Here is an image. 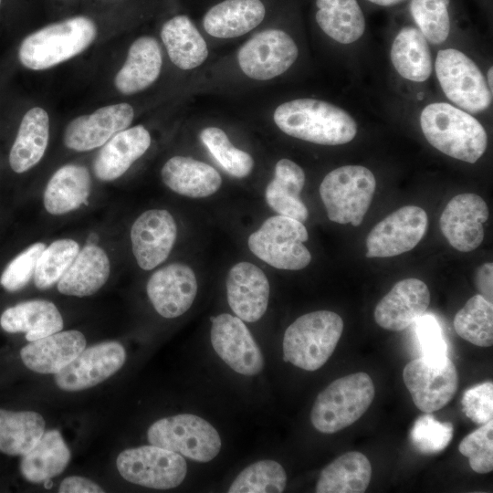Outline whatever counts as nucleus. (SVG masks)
I'll return each mask as SVG.
<instances>
[{
	"label": "nucleus",
	"instance_id": "nucleus-1",
	"mask_svg": "<svg viewBox=\"0 0 493 493\" xmlns=\"http://www.w3.org/2000/svg\"><path fill=\"white\" fill-rule=\"evenodd\" d=\"M273 120L284 133L317 144H345L357 134V123L346 110L317 99L286 101L276 108Z\"/></svg>",
	"mask_w": 493,
	"mask_h": 493
},
{
	"label": "nucleus",
	"instance_id": "nucleus-2",
	"mask_svg": "<svg viewBox=\"0 0 493 493\" xmlns=\"http://www.w3.org/2000/svg\"><path fill=\"white\" fill-rule=\"evenodd\" d=\"M420 124L427 142L452 158L475 163L487 149L488 135L481 123L451 104L427 105L422 110Z\"/></svg>",
	"mask_w": 493,
	"mask_h": 493
},
{
	"label": "nucleus",
	"instance_id": "nucleus-3",
	"mask_svg": "<svg viewBox=\"0 0 493 493\" xmlns=\"http://www.w3.org/2000/svg\"><path fill=\"white\" fill-rule=\"evenodd\" d=\"M97 35L95 23L87 16H75L33 32L18 49L20 63L32 70L60 64L87 49Z\"/></svg>",
	"mask_w": 493,
	"mask_h": 493
},
{
	"label": "nucleus",
	"instance_id": "nucleus-4",
	"mask_svg": "<svg viewBox=\"0 0 493 493\" xmlns=\"http://www.w3.org/2000/svg\"><path fill=\"white\" fill-rule=\"evenodd\" d=\"M342 330L343 320L333 311L304 314L284 333L283 360L305 371H316L333 353Z\"/></svg>",
	"mask_w": 493,
	"mask_h": 493
},
{
	"label": "nucleus",
	"instance_id": "nucleus-5",
	"mask_svg": "<svg viewBox=\"0 0 493 493\" xmlns=\"http://www.w3.org/2000/svg\"><path fill=\"white\" fill-rule=\"evenodd\" d=\"M374 393L373 382L366 372L336 379L317 396L310 412L311 424L321 433H336L362 416Z\"/></svg>",
	"mask_w": 493,
	"mask_h": 493
},
{
	"label": "nucleus",
	"instance_id": "nucleus-6",
	"mask_svg": "<svg viewBox=\"0 0 493 493\" xmlns=\"http://www.w3.org/2000/svg\"><path fill=\"white\" fill-rule=\"evenodd\" d=\"M373 173L362 165H344L326 174L320 185V198L330 221L358 226L375 191Z\"/></svg>",
	"mask_w": 493,
	"mask_h": 493
},
{
	"label": "nucleus",
	"instance_id": "nucleus-7",
	"mask_svg": "<svg viewBox=\"0 0 493 493\" xmlns=\"http://www.w3.org/2000/svg\"><path fill=\"white\" fill-rule=\"evenodd\" d=\"M308 232L303 223L284 215L267 218L247 240L250 251L267 264L286 270H299L311 261L304 246Z\"/></svg>",
	"mask_w": 493,
	"mask_h": 493
},
{
	"label": "nucleus",
	"instance_id": "nucleus-8",
	"mask_svg": "<svg viewBox=\"0 0 493 493\" xmlns=\"http://www.w3.org/2000/svg\"><path fill=\"white\" fill-rule=\"evenodd\" d=\"M152 445L163 447L197 462H208L221 449L215 428L205 419L183 414L162 418L147 433Z\"/></svg>",
	"mask_w": 493,
	"mask_h": 493
},
{
	"label": "nucleus",
	"instance_id": "nucleus-9",
	"mask_svg": "<svg viewBox=\"0 0 493 493\" xmlns=\"http://www.w3.org/2000/svg\"><path fill=\"white\" fill-rule=\"evenodd\" d=\"M435 67L444 93L456 105L472 113L490 106L491 90L478 67L463 52L455 48L438 51Z\"/></svg>",
	"mask_w": 493,
	"mask_h": 493
},
{
	"label": "nucleus",
	"instance_id": "nucleus-10",
	"mask_svg": "<svg viewBox=\"0 0 493 493\" xmlns=\"http://www.w3.org/2000/svg\"><path fill=\"white\" fill-rule=\"evenodd\" d=\"M116 465L127 481L155 489L176 488L187 473L186 462L180 454L154 445L122 451Z\"/></svg>",
	"mask_w": 493,
	"mask_h": 493
},
{
	"label": "nucleus",
	"instance_id": "nucleus-11",
	"mask_svg": "<svg viewBox=\"0 0 493 493\" xmlns=\"http://www.w3.org/2000/svg\"><path fill=\"white\" fill-rule=\"evenodd\" d=\"M404 383L414 404L424 413L446 406L458 388V373L448 358L434 361L425 357L408 362L403 371Z\"/></svg>",
	"mask_w": 493,
	"mask_h": 493
},
{
	"label": "nucleus",
	"instance_id": "nucleus-12",
	"mask_svg": "<svg viewBox=\"0 0 493 493\" xmlns=\"http://www.w3.org/2000/svg\"><path fill=\"white\" fill-rule=\"evenodd\" d=\"M298 56L299 48L286 31L267 28L254 35L240 47L237 61L248 78L269 80L285 73Z\"/></svg>",
	"mask_w": 493,
	"mask_h": 493
},
{
	"label": "nucleus",
	"instance_id": "nucleus-13",
	"mask_svg": "<svg viewBox=\"0 0 493 493\" xmlns=\"http://www.w3.org/2000/svg\"><path fill=\"white\" fill-rule=\"evenodd\" d=\"M428 217L416 205H405L379 222L366 238L367 257H390L412 250L425 234Z\"/></svg>",
	"mask_w": 493,
	"mask_h": 493
},
{
	"label": "nucleus",
	"instance_id": "nucleus-14",
	"mask_svg": "<svg viewBox=\"0 0 493 493\" xmlns=\"http://www.w3.org/2000/svg\"><path fill=\"white\" fill-rule=\"evenodd\" d=\"M211 343L218 356L240 374L260 372L264 358L244 321L227 313L211 317Z\"/></svg>",
	"mask_w": 493,
	"mask_h": 493
},
{
	"label": "nucleus",
	"instance_id": "nucleus-15",
	"mask_svg": "<svg viewBox=\"0 0 493 493\" xmlns=\"http://www.w3.org/2000/svg\"><path fill=\"white\" fill-rule=\"evenodd\" d=\"M125 359L126 352L121 343L101 342L79 352L56 373L55 382L64 391L88 389L114 374L121 368Z\"/></svg>",
	"mask_w": 493,
	"mask_h": 493
},
{
	"label": "nucleus",
	"instance_id": "nucleus-16",
	"mask_svg": "<svg viewBox=\"0 0 493 493\" xmlns=\"http://www.w3.org/2000/svg\"><path fill=\"white\" fill-rule=\"evenodd\" d=\"M488 218V205L479 195L461 194L447 203L439 226L451 246L460 252H470L482 243L483 224Z\"/></svg>",
	"mask_w": 493,
	"mask_h": 493
},
{
	"label": "nucleus",
	"instance_id": "nucleus-17",
	"mask_svg": "<svg viewBox=\"0 0 493 493\" xmlns=\"http://www.w3.org/2000/svg\"><path fill=\"white\" fill-rule=\"evenodd\" d=\"M176 236V223L167 210L142 213L131 229L132 252L139 267L151 270L163 263L172 251Z\"/></svg>",
	"mask_w": 493,
	"mask_h": 493
},
{
	"label": "nucleus",
	"instance_id": "nucleus-18",
	"mask_svg": "<svg viewBox=\"0 0 493 493\" xmlns=\"http://www.w3.org/2000/svg\"><path fill=\"white\" fill-rule=\"evenodd\" d=\"M133 117V108L128 103L100 108L93 113L72 120L66 127L64 143L68 149L77 152L93 150L127 129Z\"/></svg>",
	"mask_w": 493,
	"mask_h": 493
},
{
	"label": "nucleus",
	"instance_id": "nucleus-19",
	"mask_svg": "<svg viewBox=\"0 0 493 493\" xmlns=\"http://www.w3.org/2000/svg\"><path fill=\"white\" fill-rule=\"evenodd\" d=\"M146 290L155 310L164 318L173 319L192 306L197 293V280L189 266L172 263L151 276Z\"/></svg>",
	"mask_w": 493,
	"mask_h": 493
},
{
	"label": "nucleus",
	"instance_id": "nucleus-20",
	"mask_svg": "<svg viewBox=\"0 0 493 493\" xmlns=\"http://www.w3.org/2000/svg\"><path fill=\"white\" fill-rule=\"evenodd\" d=\"M429 304L430 292L426 284L418 278H405L394 284L378 302L374 320L383 329L403 330L425 313Z\"/></svg>",
	"mask_w": 493,
	"mask_h": 493
},
{
	"label": "nucleus",
	"instance_id": "nucleus-21",
	"mask_svg": "<svg viewBox=\"0 0 493 493\" xmlns=\"http://www.w3.org/2000/svg\"><path fill=\"white\" fill-rule=\"evenodd\" d=\"M226 295L236 317L246 322H255L267 310L269 283L258 267L249 262H239L228 272Z\"/></svg>",
	"mask_w": 493,
	"mask_h": 493
},
{
	"label": "nucleus",
	"instance_id": "nucleus-22",
	"mask_svg": "<svg viewBox=\"0 0 493 493\" xmlns=\"http://www.w3.org/2000/svg\"><path fill=\"white\" fill-rule=\"evenodd\" d=\"M267 16L263 0H222L205 13V31L217 38L241 37L258 26Z\"/></svg>",
	"mask_w": 493,
	"mask_h": 493
},
{
	"label": "nucleus",
	"instance_id": "nucleus-23",
	"mask_svg": "<svg viewBox=\"0 0 493 493\" xmlns=\"http://www.w3.org/2000/svg\"><path fill=\"white\" fill-rule=\"evenodd\" d=\"M151 142L150 132L142 125L116 133L103 145L94 160L96 177L104 182L121 177L146 152Z\"/></svg>",
	"mask_w": 493,
	"mask_h": 493
},
{
	"label": "nucleus",
	"instance_id": "nucleus-24",
	"mask_svg": "<svg viewBox=\"0 0 493 493\" xmlns=\"http://www.w3.org/2000/svg\"><path fill=\"white\" fill-rule=\"evenodd\" d=\"M85 346L86 339L80 331H58L30 341L22 348L20 356L31 371L56 374L77 357Z\"/></svg>",
	"mask_w": 493,
	"mask_h": 493
},
{
	"label": "nucleus",
	"instance_id": "nucleus-25",
	"mask_svg": "<svg viewBox=\"0 0 493 493\" xmlns=\"http://www.w3.org/2000/svg\"><path fill=\"white\" fill-rule=\"evenodd\" d=\"M162 65L158 41L150 36L140 37L131 45L126 60L115 76V87L124 95L140 92L158 79Z\"/></svg>",
	"mask_w": 493,
	"mask_h": 493
},
{
	"label": "nucleus",
	"instance_id": "nucleus-26",
	"mask_svg": "<svg viewBox=\"0 0 493 493\" xmlns=\"http://www.w3.org/2000/svg\"><path fill=\"white\" fill-rule=\"evenodd\" d=\"M161 175L172 191L192 198L210 196L222 184V177L213 166L185 156L170 158L163 166Z\"/></svg>",
	"mask_w": 493,
	"mask_h": 493
},
{
	"label": "nucleus",
	"instance_id": "nucleus-27",
	"mask_svg": "<svg viewBox=\"0 0 493 493\" xmlns=\"http://www.w3.org/2000/svg\"><path fill=\"white\" fill-rule=\"evenodd\" d=\"M110 263L107 253L93 244L79 249L58 282L60 293L86 297L96 293L108 280Z\"/></svg>",
	"mask_w": 493,
	"mask_h": 493
},
{
	"label": "nucleus",
	"instance_id": "nucleus-28",
	"mask_svg": "<svg viewBox=\"0 0 493 493\" xmlns=\"http://www.w3.org/2000/svg\"><path fill=\"white\" fill-rule=\"evenodd\" d=\"M0 325L10 333L25 332L26 341H33L60 331L63 319L54 303L34 299L6 309L0 317Z\"/></svg>",
	"mask_w": 493,
	"mask_h": 493
},
{
	"label": "nucleus",
	"instance_id": "nucleus-29",
	"mask_svg": "<svg viewBox=\"0 0 493 493\" xmlns=\"http://www.w3.org/2000/svg\"><path fill=\"white\" fill-rule=\"evenodd\" d=\"M90 191L89 170L82 165L66 164L47 184L43 197L45 209L51 215H65L88 204Z\"/></svg>",
	"mask_w": 493,
	"mask_h": 493
},
{
	"label": "nucleus",
	"instance_id": "nucleus-30",
	"mask_svg": "<svg viewBox=\"0 0 493 493\" xmlns=\"http://www.w3.org/2000/svg\"><path fill=\"white\" fill-rule=\"evenodd\" d=\"M161 38L171 61L184 70L202 65L208 57L203 36L186 15H177L162 26Z\"/></svg>",
	"mask_w": 493,
	"mask_h": 493
},
{
	"label": "nucleus",
	"instance_id": "nucleus-31",
	"mask_svg": "<svg viewBox=\"0 0 493 493\" xmlns=\"http://www.w3.org/2000/svg\"><path fill=\"white\" fill-rule=\"evenodd\" d=\"M49 139L47 112L34 107L22 118L16 137L9 152V164L16 173L34 167L44 156Z\"/></svg>",
	"mask_w": 493,
	"mask_h": 493
},
{
	"label": "nucleus",
	"instance_id": "nucleus-32",
	"mask_svg": "<svg viewBox=\"0 0 493 493\" xmlns=\"http://www.w3.org/2000/svg\"><path fill=\"white\" fill-rule=\"evenodd\" d=\"M305 184V173L293 161L283 158L275 166L273 180L266 189V200L278 215L304 223L309 216L308 208L300 199Z\"/></svg>",
	"mask_w": 493,
	"mask_h": 493
},
{
	"label": "nucleus",
	"instance_id": "nucleus-33",
	"mask_svg": "<svg viewBox=\"0 0 493 493\" xmlns=\"http://www.w3.org/2000/svg\"><path fill=\"white\" fill-rule=\"evenodd\" d=\"M372 478V465L361 452H347L326 466L316 484L317 493H362Z\"/></svg>",
	"mask_w": 493,
	"mask_h": 493
},
{
	"label": "nucleus",
	"instance_id": "nucleus-34",
	"mask_svg": "<svg viewBox=\"0 0 493 493\" xmlns=\"http://www.w3.org/2000/svg\"><path fill=\"white\" fill-rule=\"evenodd\" d=\"M70 459V451L58 430L44 432L23 456L20 471L29 482L40 483L58 476Z\"/></svg>",
	"mask_w": 493,
	"mask_h": 493
},
{
	"label": "nucleus",
	"instance_id": "nucleus-35",
	"mask_svg": "<svg viewBox=\"0 0 493 493\" xmlns=\"http://www.w3.org/2000/svg\"><path fill=\"white\" fill-rule=\"evenodd\" d=\"M315 20L330 38L351 44L365 30V17L357 0H315Z\"/></svg>",
	"mask_w": 493,
	"mask_h": 493
},
{
	"label": "nucleus",
	"instance_id": "nucleus-36",
	"mask_svg": "<svg viewBox=\"0 0 493 493\" xmlns=\"http://www.w3.org/2000/svg\"><path fill=\"white\" fill-rule=\"evenodd\" d=\"M391 60L403 78L424 82L432 72V56L427 40L414 26L403 27L391 47Z\"/></svg>",
	"mask_w": 493,
	"mask_h": 493
},
{
	"label": "nucleus",
	"instance_id": "nucleus-37",
	"mask_svg": "<svg viewBox=\"0 0 493 493\" xmlns=\"http://www.w3.org/2000/svg\"><path fill=\"white\" fill-rule=\"evenodd\" d=\"M44 430V418L36 412L0 409V451L4 454L24 456Z\"/></svg>",
	"mask_w": 493,
	"mask_h": 493
},
{
	"label": "nucleus",
	"instance_id": "nucleus-38",
	"mask_svg": "<svg viewBox=\"0 0 493 493\" xmlns=\"http://www.w3.org/2000/svg\"><path fill=\"white\" fill-rule=\"evenodd\" d=\"M454 328L458 336L480 347L493 343V306L482 295L470 298L454 318Z\"/></svg>",
	"mask_w": 493,
	"mask_h": 493
},
{
	"label": "nucleus",
	"instance_id": "nucleus-39",
	"mask_svg": "<svg viewBox=\"0 0 493 493\" xmlns=\"http://www.w3.org/2000/svg\"><path fill=\"white\" fill-rule=\"evenodd\" d=\"M287 475L274 460H260L244 468L232 482L229 493H279L286 488Z\"/></svg>",
	"mask_w": 493,
	"mask_h": 493
},
{
	"label": "nucleus",
	"instance_id": "nucleus-40",
	"mask_svg": "<svg viewBox=\"0 0 493 493\" xmlns=\"http://www.w3.org/2000/svg\"><path fill=\"white\" fill-rule=\"evenodd\" d=\"M200 139L228 174L244 178L251 173L254 167L252 156L236 148L222 129L206 127L200 132Z\"/></svg>",
	"mask_w": 493,
	"mask_h": 493
},
{
	"label": "nucleus",
	"instance_id": "nucleus-41",
	"mask_svg": "<svg viewBox=\"0 0 493 493\" xmlns=\"http://www.w3.org/2000/svg\"><path fill=\"white\" fill-rule=\"evenodd\" d=\"M79 251L72 239H58L46 246L41 253L34 273L37 288L46 289L58 283Z\"/></svg>",
	"mask_w": 493,
	"mask_h": 493
},
{
	"label": "nucleus",
	"instance_id": "nucleus-42",
	"mask_svg": "<svg viewBox=\"0 0 493 493\" xmlns=\"http://www.w3.org/2000/svg\"><path fill=\"white\" fill-rule=\"evenodd\" d=\"M450 0H411L410 13L426 40L438 45L448 37Z\"/></svg>",
	"mask_w": 493,
	"mask_h": 493
},
{
	"label": "nucleus",
	"instance_id": "nucleus-43",
	"mask_svg": "<svg viewBox=\"0 0 493 493\" xmlns=\"http://www.w3.org/2000/svg\"><path fill=\"white\" fill-rule=\"evenodd\" d=\"M453 437V425L439 422L431 413L418 417L411 431L410 439L422 454H435L443 451Z\"/></svg>",
	"mask_w": 493,
	"mask_h": 493
},
{
	"label": "nucleus",
	"instance_id": "nucleus-44",
	"mask_svg": "<svg viewBox=\"0 0 493 493\" xmlns=\"http://www.w3.org/2000/svg\"><path fill=\"white\" fill-rule=\"evenodd\" d=\"M459 452L468 458L477 473L487 474L493 469V420L481 425L467 435L458 446Z\"/></svg>",
	"mask_w": 493,
	"mask_h": 493
},
{
	"label": "nucleus",
	"instance_id": "nucleus-45",
	"mask_svg": "<svg viewBox=\"0 0 493 493\" xmlns=\"http://www.w3.org/2000/svg\"><path fill=\"white\" fill-rule=\"evenodd\" d=\"M45 247L44 243L37 242L14 257L1 274V286L9 292L25 288L34 277L37 260Z\"/></svg>",
	"mask_w": 493,
	"mask_h": 493
},
{
	"label": "nucleus",
	"instance_id": "nucleus-46",
	"mask_svg": "<svg viewBox=\"0 0 493 493\" xmlns=\"http://www.w3.org/2000/svg\"><path fill=\"white\" fill-rule=\"evenodd\" d=\"M413 324L422 357L438 361L448 357V344L443 330L431 313H424Z\"/></svg>",
	"mask_w": 493,
	"mask_h": 493
},
{
	"label": "nucleus",
	"instance_id": "nucleus-47",
	"mask_svg": "<svg viewBox=\"0 0 493 493\" xmlns=\"http://www.w3.org/2000/svg\"><path fill=\"white\" fill-rule=\"evenodd\" d=\"M463 412L474 423L493 420V383L485 382L467 389L462 397Z\"/></svg>",
	"mask_w": 493,
	"mask_h": 493
},
{
	"label": "nucleus",
	"instance_id": "nucleus-48",
	"mask_svg": "<svg viewBox=\"0 0 493 493\" xmlns=\"http://www.w3.org/2000/svg\"><path fill=\"white\" fill-rule=\"evenodd\" d=\"M60 493H101L104 490L93 481L79 476L66 477L59 485Z\"/></svg>",
	"mask_w": 493,
	"mask_h": 493
},
{
	"label": "nucleus",
	"instance_id": "nucleus-49",
	"mask_svg": "<svg viewBox=\"0 0 493 493\" xmlns=\"http://www.w3.org/2000/svg\"><path fill=\"white\" fill-rule=\"evenodd\" d=\"M493 264L485 263L478 267L476 274V285L477 289L487 300L492 302V274Z\"/></svg>",
	"mask_w": 493,
	"mask_h": 493
},
{
	"label": "nucleus",
	"instance_id": "nucleus-50",
	"mask_svg": "<svg viewBox=\"0 0 493 493\" xmlns=\"http://www.w3.org/2000/svg\"><path fill=\"white\" fill-rule=\"evenodd\" d=\"M372 4L380 6H393L404 2L405 0H367Z\"/></svg>",
	"mask_w": 493,
	"mask_h": 493
},
{
	"label": "nucleus",
	"instance_id": "nucleus-51",
	"mask_svg": "<svg viewBox=\"0 0 493 493\" xmlns=\"http://www.w3.org/2000/svg\"><path fill=\"white\" fill-rule=\"evenodd\" d=\"M492 72H493L492 67H490L488 68V74H487V79H488V83L487 84H488L490 90H492V86H493V84H492Z\"/></svg>",
	"mask_w": 493,
	"mask_h": 493
},
{
	"label": "nucleus",
	"instance_id": "nucleus-52",
	"mask_svg": "<svg viewBox=\"0 0 493 493\" xmlns=\"http://www.w3.org/2000/svg\"><path fill=\"white\" fill-rule=\"evenodd\" d=\"M1 2H2V0H0V5H1Z\"/></svg>",
	"mask_w": 493,
	"mask_h": 493
}]
</instances>
